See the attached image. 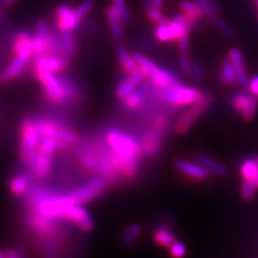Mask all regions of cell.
I'll return each instance as SVG.
<instances>
[{
    "label": "cell",
    "instance_id": "37",
    "mask_svg": "<svg viewBox=\"0 0 258 258\" xmlns=\"http://www.w3.org/2000/svg\"><path fill=\"white\" fill-rule=\"evenodd\" d=\"M148 18L155 24H161L164 22L169 21L167 18H165V15L160 12L159 9L155 7H149L148 8Z\"/></svg>",
    "mask_w": 258,
    "mask_h": 258
},
{
    "label": "cell",
    "instance_id": "48",
    "mask_svg": "<svg viewBox=\"0 0 258 258\" xmlns=\"http://www.w3.org/2000/svg\"><path fill=\"white\" fill-rule=\"evenodd\" d=\"M56 258H58V257H56Z\"/></svg>",
    "mask_w": 258,
    "mask_h": 258
},
{
    "label": "cell",
    "instance_id": "27",
    "mask_svg": "<svg viewBox=\"0 0 258 258\" xmlns=\"http://www.w3.org/2000/svg\"><path fill=\"white\" fill-rule=\"evenodd\" d=\"M219 80L225 85H232V84L237 83L235 68H233L231 61L228 58L223 60V62L221 64Z\"/></svg>",
    "mask_w": 258,
    "mask_h": 258
},
{
    "label": "cell",
    "instance_id": "18",
    "mask_svg": "<svg viewBox=\"0 0 258 258\" xmlns=\"http://www.w3.org/2000/svg\"><path fill=\"white\" fill-rule=\"evenodd\" d=\"M152 239L154 243L160 247L169 248L177 241V238L172 228V225L168 222L159 224L152 232Z\"/></svg>",
    "mask_w": 258,
    "mask_h": 258
},
{
    "label": "cell",
    "instance_id": "13",
    "mask_svg": "<svg viewBox=\"0 0 258 258\" xmlns=\"http://www.w3.org/2000/svg\"><path fill=\"white\" fill-rule=\"evenodd\" d=\"M69 67V59L55 55H43L36 57L34 69L35 71H48V72H61Z\"/></svg>",
    "mask_w": 258,
    "mask_h": 258
},
{
    "label": "cell",
    "instance_id": "40",
    "mask_svg": "<svg viewBox=\"0 0 258 258\" xmlns=\"http://www.w3.org/2000/svg\"><path fill=\"white\" fill-rule=\"evenodd\" d=\"M177 44H179V48L181 53H188L189 51V32L182 35L179 39H177Z\"/></svg>",
    "mask_w": 258,
    "mask_h": 258
},
{
    "label": "cell",
    "instance_id": "9",
    "mask_svg": "<svg viewBox=\"0 0 258 258\" xmlns=\"http://www.w3.org/2000/svg\"><path fill=\"white\" fill-rule=\"evenodd\" d=\"M57 219L74 224L77 228L84 232L91 231L94 228L92 216L83 205H64L60 207L57 212Z\"/></svg>",
    "mask_w": 258,
    "mask_h": 258
},
{
    "label": "cell",
    "instance_id": "17",
    "mask_svg": "<svg viewBox=\"0 0 258 258\" xmlns=\"http://www.w3.org/2000/svg\"><path fill=\"white\" fill-rule=\"evenodd\" d=\"M228 59L231 61L233 68L236 71V77H237V84L241 86L242 88H247L249 78L246 71L245 62L243 55H242L241 51L237 47L230 48L228 52Z\"/></svg>",
    "mask_w": 258,
    "mask_h": 258
},
{
    "label": "cell",
    "instance_id": "21",
    "mask_svg": "<svg viewBox=\"0 0 258 258\" xmlns=\"http://www.w3.org/2000/svg\"><path fill=\"white\" fill-rule=\"evenodd\" d=\"M239 172L242 181L251 182L258 190V155L242 160L239 167Z\"/></svg>",
    "mask_w": 258,
    "mask_h": 258
},
{
    "label": "cell",
    "instance_id": "28",
    "mask_svg": "<svg viewBox=\"0 0 258 258\" xmlns=\"http://www.w3.org/2000/svg\"><path fill=\"white\" fill-rule=\"evenodd\" d=\"M142 232V228L139 224H132L124 230L122 235V242L125 245H131L138 239Z\"/></svg>",
    "mask_w": 258,
    "mask_h": 258
},
{
    "label": "cell",
    "instance_id": "38",
    "mask_svg": "<svg viewBox=\"0 0 258 258\" xmlns=\"http://www.w3.org/2000/svg\"><path fill=\"white\" fill-rule=\"evenodd\" d=\"M179 63H180L181 71L184 75H190L192 61L190 60L188 53H181L180 57H179Z\"/></svg>",
    "mask_w": 258,
    "mask_h": 258
},
{
    "label": "cell",
    "instance_id": "16",
    "mask_svg": "<svg viewBox=\"0 0 258 258\" xmlns=\"http://www.w3.org/2000/svg\"><path fill=\"white\" fill-rule=\"evenodd\" d=\"M48 34H50V29L47 27L46 22L44 20H39L36 24L34 35H32V51H34L35 58L45 55Z\"/></svg>",
    "mask_w": 258,
    "mask_h": 258
},
{
    "label": "cell",
    "instance_id": "1",
    "mask_svg": "<svg viewBox=\"0 0 258 258\" xmlns=\"http://www.w3.org/2000/svg\"><path fill=\"white\" fill-rule=\"evenodd\" d=\"M102 136L116 157L117 169L122 180L132 181L136 179L143 158L137 137L132 132L113 125L104 129Z\"/></svg>",
    "mask_w": 258,
    "mask_h": 258
},
{
    "label": "cell",
    "instance_id": "41",
    "mask_svg": "<svg viewBox=\"0 0 258 258\" xmlns=\"http://www.w3.org/2000/svg\"><path fill=\"white\" fill-rule=\"evenodd\" d=\"M6 258H27L26 253L22 246L10 248L6 252Z\"/></svg>",
    "mask_w": 258,
    "mask_h": 258
},
{
    "label": "cell",
    "instance_id": "32",
    "mask_svg": "<svg viewBox=\"0 0 258 258\" xmlns=\"http://www.w3.org/2000/svg\"><path fill=\"white\" fill-rule=\"evenodd\" d=\"M112 6L115 8L123 23H129V21H131V13H129L125 0H112Z\"/></svg>",
    "mask_w": 258,
    "mask_h": 258
},
{
    "label": "cell",
    "instance_id": "12",
    "mask_svg": "<svg viewBox=\"0 0 258 258\" xmlns=\"http://www.w3.org/2000/svg\"><path fill=\"white\" fill-rule=\"evenodd\" d=\"M151 99L145 91L144 86H139L137 90H135L133 93L126 96L125 98L120 99V103H122V108L131 113H142L147 107L149 106Z\"/></svg>",
    "mask_w": 258,
    "mask_h": 258
},
{
    "label": "cell",
    "instance_id": "47",
    "mask_svg": "<svg viewBox=\"0 0 258 258\" xmlns=\"http://www.w3.org/2000/svg\"><path fill=\"white\" fill-rule=\"evenodd\" d=\"M0 113H2V108H0Z\"/></svg>",
    "mask_w": 258,
    "mask_h": 258
},
{
    "label": "cell",
    "instance_id": "2",
    "mask_svg": "<svg viewBox=\"0 0 258 258\" xmlns=\"http://www.w3.org/2000/svg\"><path fill=\"white\" fill-rule=\"evenodd\" d=\"M35 75L42 85L44 99L50 104L71 108L82 102L84 93L75 79L61 72L35 71Z\"/></svg>",
    "mask_w": 258,
    "mask_h": 258
},
{
    "label": "cell",
    "instance_id": "26",
    "mask_svg": "<svg viewBox=\"0 0 258 258\" xmlns=\"http://www.w3.org/2000/svg\"><path fill=\"white\" fill-rule=\"evenodd\" d=\"M59 35L62 41L64 54H66L67 57L70 59L75 57L77 54V44L74 35H72V31L68 29H58Z\"/></svg>",
    "mask_w": 258,
    "mask_h": 258
},
{
    "label": "cell",
    "instance_id": "4",
    "mask_svg": "<svg viewBox=\"0 0 258 258\" xmlns=\"http://www.w3.org/2000/svg\"><path fill=\"white\" fill-rule=\"evenodd\" d=\"M134 58L138 67L148 78V83L155 88H168L182 83L180 78L173 71L158 66L153 60L141 53H135Z\"/></svg>",
    "mask_w": 258,
    "mask_h": 258
},
{
    "label": "cell",
    "instance_id": "19",
    "mask_svg": "<svg viewBox=\"0 0 258 258\" xmlns=\"http://www.w3.org/2000/svg\"><path fill=\"white\" fill-rule=\"evenodd\" d=\"M30 59L31 58L26 57V56L14 55V58L3 70L2 74H0V82L8 83L20 77L23 74V71L25 70L26 64L29 62Z\"/></svg>",
    "mask_w": 258,
    "mask_h": 258
},
{
    "label": "cell",
    "instance_id": "34",
    "mask_svg": "<svg viewBox=\"0 0 258 258\" xmlns=\"http://www.w3.org/2000/svg\"><path fill=\"white\" fill-rule=\"evenodd\" d=\"M213 22H214V25L216 26V28L219 29L225 37H227L229 39L236 38V32L232 29V27L229 25L228 23H226L225 21L219 19L217 16L213 20Z\"/></svg>",
    "mask_w": 258,
    "mask_h": 258
},
{
    "label": "cell",
    "instance_id": "6",
    "mask_svg": "<svg viewBox=\"0 0 258 258\" xmlns=\"http://www.w3.org/2000/svg\"><path fill=\"white\" fill-rule=\"evenodd\" d=\"M62 222V220L44 216L36 210H28L25 214L27 227L36 238H58L64 241L67 231Z\"/></svg>",
    "mask_w": 258,
    "mask_h": 258
},
{
    "label": "cell",
    "instance_id": "44",
    "mask_svg": "<svg viewBox=\"0 0 258 258\" xmlns=\"http://www.w3.org/2000/svg\"><path fill=\"white\" fill-rule=\"evenodd\" d=\"M4 2V4L6 5V6H12V5H14L16 2H19V0H3Z\"/></svg>",
    "mask_w": 258,
    "mask_h": 258
},
{
    "label": "cell",
    "instance_id": "33",
    "mask_svg": "<svg viewBox=\"0 0 258 258\" xmlns=\"http://www.w3.org/2000/svg\"><path fill=\"white\" fill-rule=\"evenodd\" d=\"M95 6L94 0H83L78 7L75 8V13L77 15V18L82 21L85 16L92 11V9Z\"/></svg>",
    "mask_w": 258,
    "mask_h": 258
},
{
    "label": "cell",
    "instance_id": "11",
    "mask_svg": "<svg viewBox=\"0 0 258 258\" xmlns=\"http://www.w3.org/2000/svg\"><path fill=\"white\" fill-rule=\"evenodd\" d=\"M173 166L175 168V170L181 175L191 181L204 182L211 179V176L213 175L207 168H205L200 163H198L197 160L192 161L188 159L179 158L174 160Z\"/></svg>",
    "mask_w": 258,
    "mask_h": 258
},
{
    "label": "cell",
    "instance_id": "8",
    "mask_svg": "<svg viewBox=\"0 0 258 258\" xmlns=\"http://www.w3.org/2000/svg\"><path fill=\"white\" fill-rule=\"evenodd\" d=\"M212 102L213 99L211 95L207 94L203 99L187 107L186 110L181 113L180 116L173 123V131L177 135H184L188 133L191 127L197 123V120L205 115L209 109L211 108Z\"/></svg>",
    "mask_w": 258,
    "mask_h": 258
},
{
    "label": "cell",
    "instance_id": "14",
    "mask_svg": "<svg viewBox=\"0 0 258 258\" xmlns=\"http://www.w3.org/2000/svg\"><path fill=\"white\" fill-rule=\"evenodd\" d=\"M56 25L57 29H68L77 31L80 28L81 21L77 18L75 9L68 5H59L56 9Z\"/></svg>",
    "mask_w": 258,
    "mask_h": 258
},
{
    "label": "cell",
    "instance_id": "35",
    "mask_svg": "<svg viewBox=\"0 0 258 258\" xmlns=\"http://www.w3.org/2000/svg\"><path fill=\"white\" fill-rule=\"evenodd\" d=\"M168 249L172 258H184L187 254L186 245H185L180 240H177L175 243H173Z\"/></svg>",
    "mask_w": 258,
    "mask_h": 258
},
{
    "label": "cell",
    "instance_id": "43",
    "mask_svg": "<svg viewBox=\"0 0 258 258\" xmlns=\"http://www.w3.org/2000/svg\"><path fill=\"white\" fill-rule=\"evenodd\" d=\"M150 7H155L157 9H161L165 5V0H150Z\"/></svg>",
    "mask_w": 258,
    "mask_h": 258
},
{
    "label": "cell",
    "instance_id": "24",
    "mask_svg": "<svg viewBox=\"0 0 258 258\" xmlns=\"http://www.w3.org/2000/svg\"><path fill=\"white\" fill-rule=\"evenodd\" d=\"M196 160L198 161V163L203 165L205 168H207L208 170L214 175L224 177L228 174L227 168H226L222 163H220V161H217L208 155L199 154V155H197Z\"/></svg>",
    "mask_w": 258,
    "mask_h": 258
},
{
    "label": "cell",
    "instance_id": "23",
    "mask_svg": "<svg viewBox=\"0 0 258 258\" xmlns=\"http://www.w3.org/2000/svg\"><path fill=\"white\" fill-rule=\"evenodd\" d=\"M107 18L110 25V30L113 39L116 42H122L124 40V28H123V21L120 20L118 13L116 12L115 8L113 6H109L107 8Z\"/></svg>",
    "mask_w": 258,
    "mask_h": 258
},
{
    "label": "cell",
    "instance_id": "5",
    "mask_svg": "<svg viewBox=\"0 0 258 258\" xmlns=\"http://www.w3.org/2000/svg\"><path fill=\"white\" fill-rule=\"evenodd\" d=\"M111 186L110 183L99 174H95L90 180L67 192H61L62 200L67 205H84L100 197Z\"/></svg>",
    "mask_w": 258,
    "mask_h": 258
},
{
    "label": "cell",
    "instance_id": "10",
    "mask_svg": "<svg viewBox=\"0 0 258 258\" xmlns=\"http://www.w3.org/2000/svg\"><path fill=\"white\" fill-rule=\"evenodd\" d=\"M232 110L246 122H251L257 114L258 98L249 92H240L231 97Z\"/></svg>",
    "mask_w": 258,
    "mask_h": 258
},
{
    "label": "cell",
    "instance_id": "22",
    "mask_svg": "<svg viewBox=\"0 0 258 258\" xmlns=\"http://www.w3.org/2000/svg\"><path fill=\"white\" fill-rule=\"evenodd\" d=\"M13 54L26 56V57H34L32 51V35L28 31H20L15 35L13 40Z\"/></svg>",
    "mask_w": 258,
    "mask_h": 258
},
{
    "label": "cell",
    "instance_id": "36",
    "mask_svg": "<svg viewBox=\"0 0 258 258\" xmlns=\"http://www.w3.org/2000/svg\"><path fill=\"white\" fill-rule=\"evenodd\" d=\"M257 189L251 182L241 181V196L245 200H251L256 194Z\"/></svg>",
    "mask_w": 258,
    "mask_h": 258
},
{
    "label": "cell",
    "instance_id": "20",
    "mask_svg": "<svg viewBox=\"0 0 258 258\" xmlns=\"http://www.w3.org/2000/svg\"><path fill=\"white\" fill-rule=\"evenodd\" d=\"M32 176L27 171L16 172L9 182V189L12 195L16 197H24L30 189L32 183H34Z\"/></svg>",
    "mask_w": 258,
    "mask_h": 258
},
{
    "label": "cell",
    "instance_id": "15",
    "mask_svg": "<svg viewBox=\"0 0 258 258\" xmlns=\"http://www.w3.org/2000/svg\"><path fill=\"white\" fill-rule=\"evenodd\" d=\"M145 79H147V77H145L140 68L135 70L134 72H131V74H127V77L120 81L116 87L115 94L117 98L119 100L125 98L126 96L137 90L144 82Z\"/></svg>",
    "mask_w": 258,
    "mask_h": 258
},
{
    "label": "cell",
    "instance_id": "25",
    "mask_svg": "<svg viewBox=\"0 0 258 258\" xmlns=\"http://www.w3.org/2000/svg\"><path fill=\"white\" fill-rule=\"evenodd\" d=\"M116 55H117V59L120 63V66H122V68L127 72V74H131V72H134L135 70L139 69L138 64H137L134 58V55L129 54L126 47L119 45L116 50Z\"/></svg>",
    "mask_w": 258,
    "mask_h": 258
},
{
    "label": "cell",
    "instance_id": "29",
    "mask_svg": "<svg viewBox=\"0 0 258 258\" xmlns=\"http://www.w3.org/2000/svg\"><path fill=\"white\" fill-rule=\"evenodd\" d=\"M180 7L183 13L189 16L192 20H198L203 16V12H201L200 8L196 4V2H191V0H182Z\"/></svg>",
    "mask_w": 258,
    "mask_h": 258
},
{
    "label": "cell",
    "instance_id": "42",
    "mask_svg": "<svg viewBox=\"0 0 258 258\" xmlns=\"http://www.w3.org/2000/svg\"><path fill=\"white\" fill-rule=\"evenodd\" d=\"M247 90L249 93L256 96L258 98V76H255L252 79H249Z\"/></svg>",
    "mask_w": 258,
    "mask_h": 258
},
{
    "label": "cell",
    "instance_id": "30",
    "mask_svg": "<svg viewBox=\"0 0 258 258\" xmlns=\"http://www.w3.org/2000/svg\"><path fill=\"white\" fill-rule=\"evenodd\" d=\"M195 2L206 18L209 20H214L216 18L217 7L213 0H195Z\"/></svg>",
    "mask_w": 258,
    "mask_h": 258
},
{
    "label": "cell",
    "instance_id": "31",
    "mask_svg": "<svg viewBox=\"0 0 258 258\" xmlns=\"http://www.w3.org/2000/svg\"><path fill=\"white\" fill-rule=\"evenodd\" d=\"M155 37L161 42H170L173 40L169 21L158 24L155 29Z\"/></svg>",
    "mask_w": 258,
    "mask_h": 258
},
{
    "label": "cell",
    "instance_id": "45",
    "mask_svg": "<svg viewBox=\"0 0 258 258\" xmlns=\"http://www.w3.org/2000/svg\"><path fill=\"white\" fill-rule=\"evenodd\" d=\"M0 258H6V253L0 252Z\"/></svg>",
    "mask_w": 258,
    "mask_h": 258
},
{
    "label": "cell",
    "instance_id": "7",
    "mask_svg": "<svg viewBox=\"0 0 258 258\" xmlns=\"http://www.w3.org/2000/svg\"><path fill=\"white\" fill-rule=\"evenodd\" d=\"M132 133L137 137L140 143L143 158H155L164 147L166 135L155 131L147 123L139 124Z\"/></svg>",
    "mask_w": 258,
    "mask_h": 258
},
{
    "label": "cell",
    "instance_id": "39",
    "mask_svg": "<svg viewBox=\"0 0 258 258\" xmlns=\"http://www.w3.org/2000/svg\"><path fill=\"white\" fill-rule=\"evenodd\" d=\"M190 76L196 81H203L205 78V71L199 63L192 62L191 69H190Z\"/></svg>",
    "mask_w": 258,
    "mask_h": 258
},
{
    "label": "cell",
    "instance_id": "46",
    "mask_svg": "<svg viewBox=\"0 0 258 258\" xmlns=\"http://www.w3.org/2000/svg\"><path fill=\"white\" fill-rule=\"evenodd\" d=\"M254 4L257 7V9H258V0H254Z\"/></svg>",
    "mask_w": 258,
    "mask_h": 258
},
{
    "label": "cell",
    "instance_id": "3",
    "mask_svg": "<svg viewBox=\"0 0 258 258\" xmlns=\"http://www.w3.org/2000/svg\"><path fill=\"white\" fill-rule=\"evenodd\" d=\"M150 99L158 102L163 106L170 108L172 111H179L198 102L207 95L206 92L199 88L183 85L182 83L159 90L153 87L149 83L143 85Z\"/></svg>",
    "mask_w": 258,
    "mask_h": 258
}]
</instances>
